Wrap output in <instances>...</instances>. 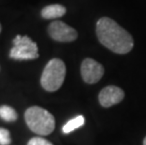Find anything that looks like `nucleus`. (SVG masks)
Here are the masks:
<instances>
[{
    "instance_id": "f257e3e1",
    "label": "nucleus",
    "mask_w": 146,
    "mask_h": 145,
    "mask_svg": "<svg viewBox=\"0 0 146 145\" xmlns=\"http://www.w3.org/2000/svg\"><path fill=\"white\" fill-rule=\"evenodd\" d=\"M96 35L105 47L116 54H127L134 46L132 36L108 17H102L97 21Z\"/></svg>"
},
{
    "instance_id": "f03ea898",
    "label": "nucleus",
    "mask_w": 146,
    "mask_h": 145,
    "mask_svg": "<svg viewBox=\"0 0 146 145\" xmlns=\"http://www.w3.org/2000/svg\"><path fill=\"white\" fill-rule=\"evenodd\" d=\"M25 121L30 130L40 136H47L55 129V118L41 107H30L25 112Z\"/></svg>"
},
{
    "instance_id": "7ed1b4c3",
    "label": "nucleus",
    "mask_w": 146,
    "mask_h": 145,
    "mask_svg": "<svg viewBox=\"0 0 146 145\" xmlns=\"http://www.w3.org/2000/svg\"><path fill=\"white\" fill-rule=\"evenodd\" d=\"M66 67L60 58H53L46 64L41 77L42 87L47 91H56L63 84Z\"/></svg>"
},
{
    "instance_id": "20e7f679",
    "label": "nucleus",
    "mask_w": 146,
    "mask_h": 145,
    "mask_svg": "<svg viewBox=\"0 0 146 145\" xmlns=\"http://www.w3.org/2000/svg\"><path fill=\"white\" fill-rule=\"evenodd\" d=\"M12 42L13 46L10 51V57L13 60H27L39 58L38 45L29 36L17 35Z\"/></svg>"
},
{
    "instance_id": "39448f33",
    "label": "nucleus",
    "mask_w": 146,
    "mask_h": 145,
    "mask_svg": "<svg viewBox=\"0 0 146 145\" xmlns=\"http://www.w3.org/2000/svg\"><path fill=\"white\" fill-rule=\"evenodd\" d=\"M48 34L57 42H71L77 38L76 30L61 21H54L48 26Z\"/></svg>"
},
{
    "instance_id": "423d86ee",
    "label": "nucleus",
    "mask_w": 146,
    "mask_h": 145,
    "mask_svg": "<svg viewBox=\"0 0 146 145\" xmlns=\"http://www.w3.org/2000/svg\"><path fill=\"white\" fill-rule=\"evenodd\" d=\"M80 72L83 80L88 84L97 83L104 75V67L92 58H85L82 63Z\"/></svg>"
},
{
    "instance_id": "0eeeda50",
    "label": "nucleus",
    "mask_w": 146,
    "mask_h": 145,
    "mask_svg": "<svg viewBox=\"0 0 146 145\" xmlns=\"http://www.w3.org/2000/svg\"><path fill=\"white\" fill-rule=\"evenodd\" d=\"M125 98V92L116 86H108L99 92V103L104 107H110L119 104Z\"/></svg>"
},
{
    "instance_id": "6e6552de",
    "label": "nucleus",
    "mask_w": 146,
    "mask_h": 145,
    "mask_svg": "<svg viewBox=\"0 0 146 145\" xmlns=\"http://www.w3.org/2000/svg\"><path fill=\"white\" fill-rule=\"evenodd\" d=\"M66 13V8L60 4H53L46 6L42 10L41 15L44 19H56L62 17Z\"/></svg>"
},
{
    "instance_id": "1a4fd4ad",
    "label": "nucleus",
    "mask_w": 146,
    "mask_h": 145,
    "mask_svg": "<svg viewBox=\"0 0 146 145\" xmlns=\"http://www.w3.org/2000/svg\"><path fill=\"white\" fill-rule=\"evenodd\" d=\"M84 123H85V118L82 115H78L66 122V124L62 127V132L64 134H69L76 129L81 127Z\"/></svg>"
},
{
    "instance_id": "9d476101",
    "label": "nucleus",
    "mask_w": 146,
    "mask_h": 145,
    "mask_svg": "<svg viewBox=\"0 0 146 145\" xmlns=\"http://www.w3.org/2000/svg\"><path fill=\"white\" fill-rule=\"evenodd\" d=\"M0 118L5 122H15L18 118L17 112L13 107L10 106H1L0 107Z\"/></svg>"
},
{
    "instance_id": "9b49d317",
    "label": "nucleus",
    "mask_w": 146,
    "mask_h": 145,
    "mask_svg": "<svg viewBox=\"0 0 146 145\" xmlns=\"http://www.w3.org/2000/svg\"><path fill=\"white\" fill-rule=\"evenodd\" d=\"M11 142V133L5 128H0V145H10Z\"/></svg>"
},
{
    "instance_id": "f8f14e48",
    "label": "nucleus",
    "mask_w": 146,
    "mask_h": 145,
    "mask_svg": "<svg viewBox=\"0 0 146 145\" xmlns=\"http://www.w3.org/2000/svg\"><path fill=\"white\" fill-rule=\"evenodd\" d=\"M27 145H53L50 141H48L47 140L43 138L40 137H34L31 140H29V141L27 142Z\"/></svg>"
},
{
    "instance_id": "ddd939ff",
    "label": "nucleus",
    "mask_w": 146,
    "mask_h": 145,
    "mask_svg": "<svg viewBox=\"0 0 146 145\" xmlns=\"http://www.w3.org/2000/svg\"><path fill=\"white\" fill-rule=\"evenodd\" d=\"M143 145H146V137L144 138V140H143Z\"/></svg>"
},
{
    "instance_id": "4468645a",
    "label": "nucleus",
    "mask_w": 146,
    "mask_h": 145,
    "mask_svg": "<svg viewBox=\"0 0 146 145\" xmlns=\"http://www.w3.org/2000/svg\"><path fill=\"white\" fill-rule=\"evenodd\" d=\"M1 30H2V27H1V24H0V32H1Z\"/></svg>"
}]
</instances>
